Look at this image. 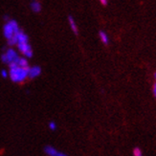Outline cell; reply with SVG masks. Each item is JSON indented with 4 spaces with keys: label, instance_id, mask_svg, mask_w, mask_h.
Instances as JSON below:
<instances>
[{
    "label": "cell",
    "instance_id": "6da1fadb",
    "mask_svg": "<svg viewBox=\"0 0 156 156\" xmlns=\"http://www.w3.org/2000/svg\"><path fill=\"white\" fill-rule=\"evenodd\" d=\"M10 65V78L13 81V83H20L28 78V68H24V67H20L17 65L16 62H12L9 64Z\"/></svg>",
    "mask_w": 156,
    "mask_h": 156
},
{
    "label": "cell",
    "instance_id": "7a4b0ae2",
    "mask_svg": "<svg viewBox=\"0 0 156 156\" xmlns=\"http://www.w3.org/2000/svg\"><path fill=\"white\" fill-rule=\"evenodd\" d=\"M18 32H19L18 25L15 20H10V21H8L5 24L4 28H3L4 37L8 40L12 38Z\"/></svg>",
    "mask_w": 156,
    "mask_h": 156
},
{
    "label": "cell",
    "instance_id": "3957f363",
    "mask_svg": "<svg viewBox=\"0 0 156 156\" xmlns=\"http://www.w3.org/2000/svg\"><path fill=\"white\" fill-rule=\"evenodd\" d=\"M19 57L17 56L16 52L13 49H8L5 54L1 56V60L5 63H12V62H17Z\"/></svg>",
    "mask_w": 156,
    "mask_h": 156
},
{
    "label": "cell",
    "instance_id": "277c9868",
    "mask_svg": "<svg viewBox=\"0 0 156 156\" xmlns=\"http://www.w3.org/2000/svg\"><path fill=\"white\" fill-rule=\"evenodd\" d=\"M18 50L21 52L26 58H32L33 57V51L29 44V41H24V42H18L17 43Z\"/></svg>",
    "mask_w": 156,
    "mask_h": 156
},
{
    "label": "cell",
    "instance_id": "5b68a950",
    "mask_svg": "<svg viewBox=\"0 0 156 156\" xmlns=\"http://www.w3.org/2000/svg\"><path fill=\"white\" fill-rule=\"evenodd\" d=\"M40 74H41V68L39 66H33L29 67V71H28V78L30 79H35L38 77Z\"/></svg>",
    "mask_w": 156,
    "mask_h": 156
},
{
    "label": "cell",
    "instance_id": "8992f818",
    "mask_svg": "<svg viewBox=\"0 0 156 156\" xmlns=\"http://www.w3.org/2000/svg\"><path fill=\"white\" fill-rule=\"evenodd\" d=\"M44 151L47 155H49V156H64V155H66L62 152L57 151L55 147H53L51 146H47L44 148Z\"/></svg>",
    "mask_w": 156,
    "mask_h": 156
},
{
    "label": "cell",
    "instance_id": "52a82bcc",
    "mask_svg": "<svg viewBox=\"0 0 156 156\" xmlns=\"http://www.w3.org/2000/svg\"><path fill=\"white\" fill-rule=\"evenodd\" d=\"M68 22H69V25H70V28L71 30L75 33V34H78V26L76 24V21L74 20L73 16H68Z\"/></svg>",
    "mask_w": 156,
    "mask_h": 156
},
{
    "label": "cell",
    "instance_id": "ba28073f",
    "mask_svg": "<svg viewBox=\"0 0 156 156\" xmlns=\"http://www.w3.org/2000/svg\"><path fill=\"white\" fill-rule=\"evenodd\" d=\"M99 37L101 39V41L103 42L104 44H108V42H109V38H108V36L106 35V33L104 32V31H100Z\"/></svg>",
    "mask_w": 156,
    "mask_h": 156
},
{
    "label": "cell",
    "instance_id": "9c48e42d",
    "mask_svg": "<svg viewBox=\"0 0 156 156\" xmlns=\"http://www.w3.org/2000/svg\"><path fill=\"white\" fill-rule=\"evenodd\" d=\"M16 63H17L18 66H20V67H24V68H28V67H29L28 60H27L25 58H19Z\"/></svg>",
    "mask_w": 156,
    "mask_h": 156
},
{
    "label": "cell",
    "instance_id": "30bf717a",
    "mask_svg": "<svg viewBox=\"0 0 156 156\" xmlns=\"http://www.w3.org/2000/svg\"><path fill=\"white\" fill-rule=\"evenodd\" d=\"M31 9L33 12H39L40 10H41V5H40L38 2L37 1H34L31 3Z\"/></svg>",
    "mask_w": 156,
    "mask_h": 156
},
{
    "label": "cell",
    "instance_id": "8fae6325",
    "mask_svg": "<svg viewBox=\"0 0 156 156\" xmlns=\"http://www.w3.org/2000/svg\"><path fill=\"white\" fill-rule=\"evenodd\" d=\"M142 153H143V152H142V151L140 150L139 147H135L133 150V155L134 156H141V155H143Z\"/></svg>",
    "mask_w": 156,
    "mask_h": 156
},
{
    "label": "cell",
    "instance_id": "7c38bea8",
    "mask_svg": "<svg viewBox=\"0 0 156 156\" xmlns=\"http://www.w3.org/2000/svg\"><path fill=\"white\" fill-rule=\"evenodd\" d=\"M49 128L51 130H56L57 129V125L55 122H50L49 123Z\"/></svg>",
    "mask_w": 156,
    "mask_h": 156
},
{
    "label": "cell",
    "instance_id": "4fadbf2b",
    "mask_svg": "<svg viewBox=\"0 0 156 156\" xmlns=\"http://www.w3.org/2000/svg\"><path fill=\"white\" fill-rule=\"evenodd\" d=\"M1 76H2V78H7V77H8V72H7L6 70H2L1 71Z\"/></svg>",
    "mask_w": 156,
    "mask_h": 156
},
{
    "label": "cell",
    "instance_id": "5bb4252c",
    "mask_svg": "<svg viewBox=\"0 0 156 156\" xmlns=\"http://www.w3.org/2000/svg\"><path fill=\"white\" fill-rule=\"evenodd\" d=\"M99 1L101 2V5H107V1H108V0H99Z\"/></svg>",
    "mask_w": 156,
    "mask_h": 156
},
{
    "label": "cell",
    "instance_id": "9a60e30c",
    "mask_svg": "<svg viewBox=\"0 0 156 156\" xmlns=\"http://www.w3.org/2000/svg\"><path fill=\"white\" fill-rule=\"evenodd\" d=\"M153 93H154V96L156 97V83H155V84L153 86Z\"/></svg>",
    "mask_w": 156,
    "mask_h": 156
},
{
    "label": "cell",
    "instance_id": "2e32d148",
    "mask_svg": "<svg viewBox=\"0 0 156 156\" xmlns=\"http://www.w3.org/2000/svg\"><path fill=\"white\" fill-rule=\"evenodd\" d=\"M155 80H156V73H155Z\"/></svg>",
    "mask_w": 156,
    "mask_h": 156
},
{
    "label": "cell",
    "instance_id": "e0dca14e",
    "mask_svg": "<svg viewBox=\"0 0 156 156\" xmlns=\"http://www.w3.org/2000/svg\"><path fill=\"white\" fill-rule=\"evenodd\" d=\"M32 1H35V0H32Z\"/></svg>",
    "mask_w": 156,
    "mask_h": 156
}]
</instances>
